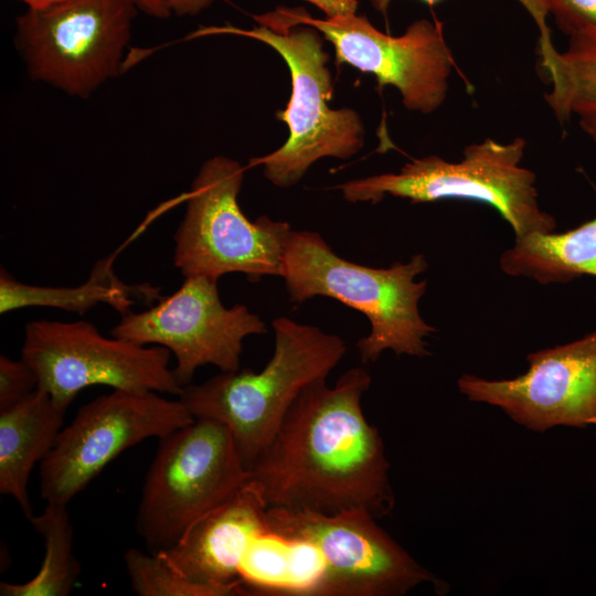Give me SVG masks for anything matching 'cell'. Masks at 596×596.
<instances>
[{
    "instance_id": "1",
    "label": "cell",
    "mask_w": 596,
    "mask_h": 596,
    "mask_svg": "<svg viewBox=\"0 0 596 596\" xmlns=\"http://www.w3.org/2000/svg\"><path fill=\"white\" fill-rule=\"evenodd\" d=\"M371 385L364 368L306 389L274 439L249 469L267 508L389 514L395 498L383 439L362 409Z\"/></svg>"
},
{
    "instance_id": "2",
    "label": "cell",
    "mask_w": 596,
    "mask_h": 596,
    "mask_svg": "<svg viewBox=\"0 0 596 596\" xmlns=\"http://www.w3.org/2000/svg\"><path fill=\"white\" fill-rule=\"evenodd\" d=\"M274 354L259 371L221 372L182 387L178 398L194 418H211L231 432L249 471L288 412L310 385L327 380L345 354V342L287 317L273 320Z\"/></svg>"
},
{
    "instance_id": "3",
    "label": "cell",
    "mask_w": 596,
    "mask_h": 596,
    "mask_svg": "<svg viewBox=\"0 0 596 596\" xmlns=\"http://www.w3.org/2000/svg\"><path fill=\"white\" fill-rule=\"evenodd\" d=\"M428 267L423 254L389 268L355 264L337 255L316 232L291 231L281 277L292 302L316 296L333 298L363 313L371 331L356 348L363 363L374 362L385 350L397 355H429L426 338L435 332L422 318L418 301L427 281L416 277Z\"/></svg>"
},
{
    "instance_id": "4",
    "label": "cell",
    "mask_w": 596,
    "mask_h": 596,
    "mask_svg": "<svg viewBox=\"0 0 596 596\" xmlns=\"http://www.w3.org/2000/svg\"><path fill=\"white\" fill-rule=\"evenodd\" d=\"M212 34H234L263 42L283 57L290 72V98L276 113V118L288 127V138L277 150L251 159L248 167L263 166L267 180L276 187L289 188L317 160L349 159L362 149L365 130L359 113L329 106L333 81L328 67L329 54L317 29L258 24L246 30L225 24L200 26L188 38Z\"/></svg>"
},
{
    "instance_id": "5",
    "label": "cell",
    "mask_w": 596,
    "mask_h": 596,
    "mask_svg": "<svg viewBox=\"0 0 596 596\" xmlns=\"http://www.w3.org/2000/svg\"><path fill=\"white\" fill-rule=\"evenodd\" d=\"M522 137L509 142L486 138L470 143L457 162L429 155L405 163L397 173H382L337 184L352 203L380 202L385 195L413 203L446 199L489 204L512 227L515 238L555 232V219L539 204L535 173L521 166Z\"/></svg>"
},
{
    "instance_id": "6",
    "label": "cell",
    "mask_w": 596,
    "mask_h": 596,
    "mask_svg": "<svg viewBox=\"0 0 596 596\" xmlns=\"http://www.w3.org/2000/svg\"><path fill=\"white\" fill-rule=\"evenodd\" d=\"M245 168L225 156L201 166L185 194V214L174 234V266L184 277L215 280L242 273L249 281L280 276L289 223L263 215L251 221L238 205Z\"/></svg>"
},
{
    "instance_id": "7",
    "label": "cell",
    "mask_w": 596,
    "mask_h": 596,
    "mask_svg": "<svg viewBox=\"0 0 596 596\" xmlns=\"http://www.w3.org/2000/svg\"><path fill=\"white\" fill-rule=\"evenodd\" d=\"M249 479L230 429L194 418L159 439L139 502L136 530L151 553L173 545Z\"/></svg>"
},
{
    "instance_id": "8",
    "label": "cell",
    "mask_w": 596,
    "mask_h": 596,
    "mask_svg": "<svg viewBox=\"0 0 596 596\" xmlns=\"http://www.w3.org/2000/svg\"><path fill=\"white\" fill-rule=\"evenodd\" d=\"M135 0H70L15 18L14 45L29 76L78 98L118 76Z\"/></svg>"
},
{
    "instance_id": "9",
    "label": "cell",
    "mask_w": 596,
    "mask_h": 596,
    "mask_svg": "<svg viewBox=\"0 0 596 596\" xmlns=\"http://www.w3.org/2000/svg\"><path fill=\"white\" fill-rule=\"evenodd\" d=\"M266 524L319 552L323 571L309 596H402L423 584H447L416 562L364 509L322 513L267 508Z\"/></svg>"
},
{
    "instance_id": "10",
    "label": "cell",
    "mask_w": 596,
    "mask_h": 596,
    "mask_svg": "<svg viewBox=\"0 0 596 596\" xmlns=\"http://www.w3.org/2000/svg\"><path fill=\"white\" fill-rule=\"evenodd\" d=\"M253 19L262 25L317 29L333 45L337 64L372 74L380 88L395 87L409 111L432 114L447 98L456 63L438 20L418 19L392 36L358 14L318 19L304 8L278 7Z\"/></svg>"
},
{
    "instance_id": "11",
    "label": "cell",
    "mask_w": 596,
    "mask_h": 596,
    "mask_svg": "<svg viewBox=\"0 0 596 596\" xmlns=\"http://www.w3.org/2000/svg\"><path fill=\"white\" fill-rule=\"evenodd\" d=\"M170 353L164 347L104 337L83 320L31 321L21 349V358L38 377V389L67 407L93 385L178 396L182 386L169 368Z\"/></svg>"
},
{
    "instance_id": "12",
    "label": "cell",
    "mask_w": 596,
    "mask_h": 596,
    "mask_svg": "<svg viewBox=\"0 0 596 596\" xmlns=\"http://www.w3.org/2000/svg\"><path fill=\"white\" fill-rule=\"evenodd\" d=\"M178 400L157 392L113 390L83 405L40 462V494L67 505L124 450L192 423Z\"/></svg>"
},
{
    "instance_id": "13",
    "label": "cell",
    "mask_w": 596,
    "mask_h": 596,
    "mask_svg": "<svg viewBox=\"0 0 596 596\" xmlns=\"http://www.w3.org/2000/svg\"><path fill=\"white\" fill-rule=\"evenodd\" d=\"M266 331L265 322L246 306L226 308L222 304L217 280L189 276L155 306L123 315L111 336L167 348L175 358L173 373L183 387L206 364L221 372L240 370L243 340Z\"/></svg>"
},
{
    "instance_id": "14",
    "label": "cell",
    "mask_w": 596,
    "mask_h": 596,
    "mask_svg": "<svg viewBox=\"0 0 596 596\" xmlns=\"http://www.w3.org/2000/svg\"><path fill=\"white\" fill-rule=\"evenodd\" d=\"M525 373L502 380L464 374L469 401L501 408L513 422L543 433L556 426H596V329L572 342L531 352Z\"/></svg>"
},
{
    "instance_id": "15",
    "label": "cell",
    "mask_w": 596,
    "mask_h": 596,
    "mask_svg": "<svg viewBox=\"0 0 596 596\" xmlns=\"http://www.w3.org/2000/svg\"><path fill=\"white\" fill-rule=\"evenodd\" d=\"M267 507L248 480L225 502L194 522L170 547L156 553L180 577L202 585L240 582L241 562L267 530Z\"/></svg>"
},
{
    "instance_id": "16",
    "label": "cell",
    "mask_w": 596,
    "mask_h": 596,
    "mask_svg": "<svg viewBox=\"0 0 596 596\" xmlns=\"http://www.w3.org/2000/svg\"><path fill=\"white\" fill-rule=\"evenodd\" d=\"M68 407L36 389L12 407L0 411V492L33 517L28 485L31 471L52 449Z\"/></svg>"
},
{
    "instance_id": "17",
    "label": "cell",
    "mask_w": 596,
    "mask_h": 596,
    "mask_svg": "<svg viewBox=\"0 0 596 596\" xmlns=\"http://www.w3.org/2000/svg\"><path fill=\"white\" fill-rule=\"evenodd\" d=\"M160 288L148 283L126 284L115 273L113 256L97 260L87 280L75 287L38 286L21 283L7 270L0 273V312L26 307H51L82 315L99 304L121 316L136 302L158 301Z\"/></svg>"
},
{
    "instance_id": "18",
    "label": "cell",
    "mask_w": 596,
    "mask_h": 596,
    "mask_svg": "<svg viewBox=\"0 0 596 596\" xmlns=\"http://www.w3.org/2000/svg\"><path fill=\"white\" fill-rule=\"evenodd\" d=\"M501 270L542 285L561 284L582 276L596 277V215L562 233L530 234L515 238L499 259Z\"/></svg>"
},
{
    "instance_id": "19",
    "label": "cell",
    "mask_w": 596,
    "mask_h": 596,
    "mask_svg": "<svg viewBox=\"0 0 596 596\" xmlns=\"http://www.w3.org/2000/svg\"><path fill=\"white\" fill-rule=\"evenodd\" d=\"M321 572V557L311 544L267 529L248 546L238 579L246 595L306 596Z\"/></svg>"
},
{
    "instance_id": "20",
    "label": "cell",
    "mask_w": 596,
    "mask_h": 596,
    "mask_svg": "<svg viewBox=\"0 0 596 596\" xmlns=\"http://www.w3.org/2000/svg\"><path fill=\"white\" fill-rule=\"evenodd\" d=\"M541 63L552 84L544 99L557 121L575 116L583 131L596 134V28L572 33L564 52Z\"/></svg>"
},
{
    "instance_id": "21",
    "label": "cell",
    "mask_w": 596,
    "mask_h": 596,
    "mask_svg": "<svg viewBox=\"0 0 596 596\" xmlns=\"http://www.w3.org/2000/svg\"><path fill=\"white\" fill-rule=\"evenodd\" d=\"M66 507L46 503L40 515L29 520L43 538V562L28 582H1V596H67L73 590L81 564L73 552V528Z\"/></svg>"
},
{
    "instance_id": "22",
    "label": "cell",
    "mask_w": 596,
    "mask_h": 596,
    "mask_svg": "<svg viewBox=\"0 0 596 596\" xmlns=\"http://www.w3.org/2000/svg\"><path fill=\"white\" fill-rule=\"evenodd\" d=\"M131 588L139 596H237L246 595L241 582L210 586L187 581L171 571L156 553L128 549L124 555Z\"/></svg>"
},
{
    "instance_id": "23",
    "label": "cell",
    "mask_w": 596,
    "mask_h": 596,
    "mask_svg": "<svg viewBox=\"0 0 596 596\" xmlns=\"http://www.w3.org/2000/svg\"><path fill=\"white\" fill-rule=\"evenodd\" d=\"M36 389L38 377L28 362L0 356V411L18 404Z\"/></svg>"
},
{
    "instance_id": "24",
    "label": "cell",
    "mask_w": 596,
    "mask_h": 596,
    "mask_svg": "<svg viewBox=\"0 0 596 596\" xmlns=\"http://www.w3.org/2000/svg\"><path fill=\"white\" fill-rule=\"evenodd\" d=\"M558 29L571 35L587 26L596 28V0H544Z\"/></svg>"
},
{
    "instance_id": "25",
    "label": "cell",
    "mask_w": 596,
    "mask_h": 596,
    "mask_svg": "<svg viewBox=\"0 0 596 596\" xmlns=\"http://www.w3.org/2000/svg\"><path fill=\"white\" fill-rule=\"evenodd\" d=\"M369 1L371 6L380 14L386 18L392 0H369ZM422 1H424L428 6H434L441 0H422ZM517 1L525 9V11L533 19L539 31L538 50H539L540 58L546 60L556 51V49L553 45L552 38H551V29L547 24L549 11H547L544 0H517Z\"/></svg>"
},
{
    "instance_id": "26",
    "label": "cell",
    "mask_w": 596,
    "mask_h": 596,
    "mask_svg": "<svg viewBox=\"0 0 596 596\" xmlns=\"http://www.w3.org/2000/svg\"><path fill=\"white\" fill-rule=\"evenodd\" d=\"M318 7L326 18H339L356 14L358 0H306Z\"/></svg>"
},
{
    "instance_id": "27",
    "label": "cell",
    "mask_w": 596,
    "mask_h": 596,
    "mask_svg": "<svg viewBox=\"0 0 596 596\" xmlns=\"http://www.w3.org/2000/svg\"><path fill=\"white\" fill-rule=\"evenodd\" d=\"M171 14L178 17L196 15L215 0H162Z\"/></svg>"
},
{
    "instance_id": "28",
    "label": "cell",
    "mask_w": 596,
    "mask_h": 596,
    "mask_svg": "<svg viewBox=\"0 0 596 596\" xmlns=\"http://www.w3.org/2000/svg\"><path fill=\"white\" fill-rule=\"evenodd\" d=\"M135 2L140 11L150 17L167 19L171 15L162 0H135Z\"/></svg>"
},
{
    "instance_id": "29",
    "label": "cell",
    "mask_w": 596,
    "mask_h": 596,
    "mask_svg": "<svg viewBox=\"0 0 596 596\" xmlns=\"http://www.w3.org/2000/svg\"><path fill=\"white\" fill-rule=\"evenodd\" d=\"M28 6V9H45L70 0H19Z\"/></svg>"
},
{
    "instance_id": "30",
    "label": "cell",
    "mask_w": 596,
    "mask_h": 596,
    "mask_svg": "<svg viewBox=\"0 0 596 596\" xmlns=\"http://www.w3.org/2000/svg\"><path fill=\"white\" fill-rule=\"evenodd\" d=\"M589 137L592 138V140H593V141L595 142V145H596V134H593V135H590Z\"/></svg>"
}]
</instances>
